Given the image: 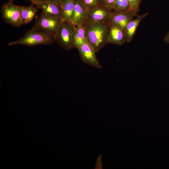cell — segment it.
Segmentation results:
<instances>
[{"instance_id":"9a60e30c","label":"cell","mask_w":169,"mask_h":169,"mask_svg":"<svg viewBox=\"0 0 169 169\" xmlns=\"http://www.w3.org/2000/svg\"><path fill=\"white\" fill-rule=\"evenodd\" d=\"M86 42L87 40L84 27L83 26H76L73 38L74 47L77 49Z\"/></svg>"},{"instance_id":"ac0fdd59","label":"cell","mask_w":169,"mask_h":169,"mask_svg":"<svg viewBox=\"0 0 169 169\" xmlns=\"http://www.w3.org/2000/svg\"><path fill=\"white\" fill-rule=\"evenodd\" d=\"M131 10L136 15L140 10V7L142 0H127Z\"/></svg>"},{"instance_id":"ba28073f","label":"cell","mask_w":169,"mask_h":169,"mask_svg":"<svg viewBox=\"0 0 169 169\" xmlns=\"http://www.w3.org/2000/svg\"><path fill=\"white\" fill-rule=\"evenodd\" d=\"M113 9L100 5L89 11L88 22L109 23Z\"/></svg>"},{"instance_id":"4fadbf2b","label":"cell","mask_w":169,"mask_h":169,"mask_svg":"<svg viewBox=\"0 0 169 169\" xmlns=\"http://www.w3.org/2000/svg\"><path fill=\"white\" fill-rule=\"evenodd\" d=\"M37 8L33 5L28 7H22L20 18L22 24H26L32 20L37 14Z\"/></svg>"},{"instance_id":"e0dca14e","label":"cell","mask_w":169,"mask_h":169,"mask_svg":"<svg viewBox=\"0 0 169 169\" xmlns=\"http://www.w3.org/2000/svg\"><path fill=\"white\" fill-rule=\"evenodd\" d=\"M80 1L89 11L101 5L100 0H80Z\"/></svg>"},{"instance_id":"8992f818","label":"cell","mask_w":169,"mask_h":169,"mask_svg":"<svg viewBox=\"0 0 169 169\" xmlns=\"http://www.w3.org/2000/svg\"><path fill=\"white\" fill-rule=\"evenodd\" d=\"M80 59L84 63L95 68L100 69L101 64L98 59L96 53L91 46L87 42L77 48Z\"/></svg>"},{"instance_id":"603a6c76","label":"cell","mask_w":169,"mask_h":169,"mask_svg":"<svg viewBox=\"0 0 169 169\" xmlns=\"http://www.w3.org/2000/svg\"><path fill=\"white\" fill-rule=\"evenodd\" d=\"M14 0H8V1L10 2H13V1Z\"/></svg>"},{"instance_id":"30bf717a","label":"cell","mask_w":169,"mask_h":169,"mask_svg":"<svg viewBox=\"0 0 169 169\" xmlns=\"http://www.w3.org/2000/svg\"><path fill=\"white\" fill-rule=\"evenodd\" d=\"M125 42L126 39L124 30L110 22L108 35V44L121 45Z\"/></svg>"},{"instance_id":"7c38bea8","label":"cell","mask_w":169,"mask_h":169,"mask_svg":"<svg viewBox=\"0 0 169 169\" xmlns=\"http://www.w3.org/2000/svg\"><path fill=\"white\" fill-rule=\"evenodd\" d=\"M42 13L63 19L60 5L54 2L44 1L36 6Z\"/></svg>"},{"instance_id":"8fae6325","label":"cell","mask_w":169,"mask_h":169,"mask_svg":"<svg viewBox=\"0 0 169 169\" xmlns=\"http://www.w3.org/2000/svg\"><path fill=\"white\" fill-rule=\"evenodd\" d=\"M148 14V13L147 12L137 15L136 18L133 19L127 24L124 29L126 42L130 43L131 42L139 23Z\"/></svg>"},{"instance_id":"d6986e66","label":"cell","mask_w":169,"mask_h":169,"mask_svg":"<svg viewBox=\"0 0 169 169\" xmlns=\"http://www.w3.org/2000/svg\"><path fill=\"white\" fill-rule=\"evenodd\" d=\"M100 1L101 5L112 9L115 0H100Z\"/></svg>"},{"instance_id":"52a82bcc","label":"cell","mask_w":169,"mask_h":169,"mask_svg":"<svg viewBox=\"0 0 169 169\" xmlns=\"http://www.w3.org/2000/svg\"><path fill=\"white\" fill-rule=\"evenodd\" d=\"M74 2L71 22L76 26H84L88 22L89 11L80 0H74Z\"/></svg>"},{"instance_id":"7a4b0ae2","label":"cell","mask_w":169,"mask_h":169,"mask_svg":"<svg viewBox=\"0 0 169 169\" xmlns=\"http://www.w3.org/2000/svg\"><path fill=\"white\" fill-rule=\"evenodd\" d=\"M56 42L54 36L42 31L31 29L27 31L22 38L9 43L8 46L22 45L33 46L38 45H50Z\"/></svg>"},{"instance_id":"9c48e42d","label":"cell","mask_w":169,"mask_h":169,"mask_svg":"<svg viewBox=\"0 0 169 169\" xmlns=\"http://www.w3.org/2000/svg\"><path fill=\"white\" fill-rule=\"evenodd\" d=\"M136 15L131 11L122 12L112 10L110 22L124 30L127 24Z\"/></svg>"},{"instance_id":"5b68a950","label":"cell","mask_w":169,"mask_h":169,"mask_svg":"<svg viewBox=\"0 0 169 169\" xmlns=\"http://www.w3.org/2000/svg\"><path fill=\"white\" fill-rule=\"evenodd\" d=\"M22 7L14 4L13 2L3 4L1 10L2 18L6 23L15 27L20 26L22 24L20 18Z\"/></svg>"},{"instance_id":"44dd1931","label":"cell","mask_w":169,"mask_h":169,"mask_svg":"<svg viewBox=\"0 0 169 169\" xmlns=\"http://www.w3.org/2000/svg\"><path fill=\"white\" fill-rule=\"evenodd\" d=\"M64 0H43V2L44 1H47V2H54L60 5H61L62 2Z\"/></svg>"},{"instance_id":"277c9868","label":"cell","mask_w":169,"mask_h":169,"mask_svg":"<svg viewBox=\"0 0 169 169\" xmlns=\"http://www.w3.org/2000/svg\"><path fill=\"white\" fill-rule=\"evenodd\" d=\"M63 19L42 13L32 29L42 31L55 36Z\"/></svg>"},{"instance_id":"ffe728a7","label":"cell","mask_w":169,"mask_h":169,"mask_svg":"<svg viewBox=\"0 0 169 169\" xmlns=\"http://www.w3.org/2000/svg\"><path fill=\"white\" fill-rule=\"evenodd\" d=\"M164 41L169 45V31L167 32L163 38Z\"/></svg>"},{"instance_id":"2e32d148","label":"cell","mask_w":169,"mask_h":169,"mask_svg":"<svg viewBox=\"0 0 169 169\" xmlns=\"http://www.w3.org/2000/svg\"><path fill=\"white\" fill-rule=\"evenodd\" d=\"M112 9L122 12L131 11L127 0H115Z\"/></svg>"},{"instance_id":"5bb4252c","label":"cell","mask_w":169,"mask_h":169,"mask_svg":"<svg viewBox=\"0 0 169 169\" xmlns=\"http://www.w3.org/2000/svg\"><path fill=\"white\" fill-rule=\"evenodd\" d=\"M60 6L63 19L71 21L74 8V0H64Z\"/></svg>"},{"instance_id":"3957f363","label":"cell","mask_w":169,"mask_h":169,"mask_svg":"<svg viewBox=\"0 0 169 169\" xmlns=\"http://www.w3.org/2000/svg\"><path fill=\"white\" fill-rule=\"evenodd\" d=\"M76 26L71 21L63 19L56 32L55 37L59 46L69 50L74 48L73 38Z\"/></svg>"},{"instance_id":"6da1fadb","label":"cell","mask_w":169,"mask_h":169,"mask_svg":"<svg viewBox=\"0 0 169 169\" xmlns=\"http://www.w3.org/2000/svg\"><path fill=\"white\" fill-rule=\"evenodd\" d=\"M110 23H102L89 21L84 26L87 41L96 52L108 44Z\"/></svg>"},{"instance_id":"7402d4cb","label":"cell","mask_w":169,"mask_h":169,"mask_svg":"<svg viewBox=\"0 0 169 169\" xmlns=\"http://www.w3.org/2000/svg\"><path fill=\"white\" fill-rule=\"evenodd\" d=\"M33 4L36 5V6L39 5L42 3L43 0H30Z\"/></svg>"}]
</instances>
